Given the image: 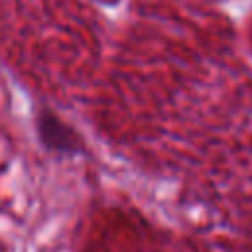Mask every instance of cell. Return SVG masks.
Wrapping results in <instances>:
<instances>
[{
  "mask_svg": "<svg viewBox=\"0 0 252 252\" xmlns=\"http://www.w3.org/2000/svg\"><path fill=\"white\" fill-rule=\"evenodd\" d=\"M39 134H41V140L45 142V146L51 148V150L77 152V148H79L75 136L71 134V130L65 124H61L59 120L51 118L49 114H45L39 120Z\"/></svg>",
  "mask_w": 252,
  "mask_h": 252,
  "instance_id": "obj_1",
  "label": "cell"
}]
</instances>
